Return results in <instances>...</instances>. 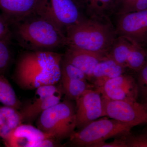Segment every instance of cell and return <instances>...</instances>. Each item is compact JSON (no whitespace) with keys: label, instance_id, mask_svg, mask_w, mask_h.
<instances>
[{"label":"cell","instance_id":"6da1fadb","mask_svg":"<svg viewBox=\"0 0 147 147\" xmlns=\"http://www.w3.org/2000/svg\"><path fill=\"white\" fill-rule=\"evenodd\" d=\"M63 54L53 51L26 50L16 63L14 80L24 90L56 85L61 80Z\"/></svg>","mask_w":147,"mask_h":147},{"label":"cell","instance_id":"7a4b0ae2","mask_svg":"<svg viewBox=\"0 0 147 147\" xmlns=\"http://www.w3.org/2000/svg\"><path fill=\"white\" fill-rule=\"evenodd\" d=\"M13 38L26 50L53 51L67 45L65 33L34 13L11 24Z\"/></svg>","mask_w":147,"mask_h":147},{"label":"cell","instance_id":"3957f363","mask_svg":"<svg viewBox=\"0 0 147 147\" xmlns=\"http://www.w3.org/2000/svg\"><path fill=\"white\" fill-rule=\"evenodd\" d=\"M65 34L67 46L108 55L117 37L109 16H88L68 27Z\"/></svg>","mask_w":147,"mask_h":147},{"label":"cell","instance_id":"277c9868","mask_svg":"<svg viewBox=\"0 0 147 147\" xmlns=\"http://www.w3.org/2000/svg\"><path fill=\"white\" fill-rule=\"evenodd\" d=\"M36 125L60 142L69 139L76 128L75 103L67 98L61 101L41 113Z\"/></svg>","mask_w":147,"mask_h":147},{"label":"cell","instance_id":"5b68a950","mask_svg":"<svg viewBox=\"0 0 147 147\" xmlns=\"http://www.w3.org/2000/svg\"><path fill=\"white\" fill-rule=\"evenodd\" d=\"M133 127L130 124L114 119L96 120L75 131L69 139V143L72 146L93 147L110 138L126 134Z\"/></svg>","mask_w":147,"mask_h":147},{"label":"cell","instance_id":"8992f818","mask_svg":"<svg viewBox=\"0 0 147 147\" xmlns=\"http://www.w3.org/2000/svg\"><path fill=\"white\" fill-rule=\"evenodd\" d=\"M76 0H40L35 13L52 22L65 33L68 27L86 16Z\"/></svg>","mask_w":147,"mask_h":147},{"label":"cell","instance_id":"52a82bcc","mask_svg":"<svg viewBox=\"0 0 147 147\" xmlns=\"http://www.w3.org/2000/svg\"><path fill=\"white\" fill-rule=\"evenodd\" d=\"M105 116L135 127L147 123V104L139 102L109 100L102 98Z\"/></svg>","mask_w":147,"mask_h":147},{"label":"cell","instance_id":"ba28073f","mask_svg":"<svg viewBox=\"0 0 147 147\" xmlns=\"http://www.w3.org/2000/svg\"><path fill=\"white\" fill-rule=\"evenodd\" d=\"M35 90L32 100L20 110L23 123L32 124L41 113L60 102L63 93L62 88L55 85L42 86Z\"/></svg>","mask_w":147,"mask_h":147},{"label":"cell","instance_id":"9c48e42d","mask_svg":"<svg viewBox=\"0 0 147 147\" xmlns=\"http://www.w3.org/2000/svg\"><path fill=\"white\" fill-rule=\"evenodd\" d=\"M117 16L115 26L117 36L128 38L147 51V9Z\"/></svg>","mask_w":147,"mask_h":147},{"label":"cell","instance_id":"30bf717a","mask_svg":"<svg viewBox=\"0 0 147 147\" xmlns=\"http://www.w3.org/2000/svg\"><path fill=\"white\" fill-rule=\"evenodd\" d=\"M108 56L126 69L137 72L147 60V51L130 39L118 36Z\"/></svg>","mask_w":147,"mask_h":147},{"label":"cell","instance_id":"8fae6325","mask_svg":"<svg viewBox=\"0 0 147 147\" xmlns=\"http://www.w3.org/2000/svg\"><path fill=\"white\" fill-rule=\"evenodd\" d=\"M75 101L76 128L78 130L105 116L102 96L98 90L89 89Z\"/></svg>","mask_w":147,"mask_h":147},{"label":"cell","instance_id":"7c38bea8","mask_svg":"<svg viewBox=\"0 0 147 147\" xmlns=\"http://www.w3.org/2000/svg\"><path fill=\"white\" fill-rule=\"evenodd\" d=\"M96 89L100 92L102 98L109 100L131 101L139 99L136 79L125 73L109 79L102 86Z\"/></svg>","mask_w":147,"mask_h":147},{"label":"cell","instance_id":"4fadbf2b","mask_svg":"<svg viewBox=\"0 0 147 147\" xmlns=\"http://www.w3.org/2000/svg\"><path fill=\"white\" fill-rule=\"evenodd\" d=\"M63 59L84 72L88 80H91L93 72L98 64L107 55L67 46Z\"/></svg>","mask_w":147,"mask_h":147},{"label":"cell","instance_id":"5bb4252c","mask_svg":"<svg viewBox=\"0 0 147 147\" xmlns=\"http://www.w3.org/2000/svg\"><path fill=\"white\" fill-rule=\"evenodd\" d=\"M51 137L54 138L32 124L23 123L15 128L4 142L7 147H34L38 141Z\"/></svg>","mask_w":147,"mask_h":147},{"label":"cell","instance_id":"9a60e30c","mask_svg":"<svg viewBox=\"0 0 147 147\" xmlns=\"http://www.w3.org/2000/svg\"><path fill=\"white\" fill-rule=\"evenodd\" d=\"M40 0H0L3 15L11 24L35 13Z\"/></svg>","mask_w":147,"mask_h":147},{"label":"cell","instance_id":"2e32d148","mask_svg":"<svg viewBox=\"0 0 147 147\" xmlns=\"http://www.w3.org/2000/svg\"><path fill=\"white\" fill-rule=\"evenodd\" d=\"M125 69L126 68L107 55L98 64L93 72L92 80H94L95 88H100L109 79L125 73Z\"/></svg>","mask_w":147,"mask_h":147},{"label":"cell","instance_id":"e0dca14e","mask_svg":"<svg viewBox=\"0 0 147 147\" xmlns=\"http://www.w3.org/2000/svg\"><path fill=\"white\" fill-rule=\"evenodd\" d=\"M23 123L22 116L18 110L5 105L0 107V138L5 140Z\"/></svg>","mask_w":147,"mask_h":147},{"label":"cell","instance_id":"ac0fdd59","mask_svg":"<svg viewBox=\"0 0 147 147\" xmlns=\"http://www.w3.org/2000/svg\"><path fill=\"white\" fill-rule=\"evenodd\" d=\"M63 93L66 98L75 100L80 97L86 90L91 88L87 80L70 79L61 80Z\"/></svg>","mask_w":147,"mask_h":147},{"label":"cell","instance_id":"d6986e66","mask_svg":"<svg viewBox=\"0 0 147 147\" xmlns=\"http://www.w3.org/2000/svg\"><path fill=\"white\" fill-rule=\"evenodd\" d=\"M0 102L5 106L21 110V103L8 81L0 73Z\"/></svg>","mask_w":147,"mask_h":147},{"label":"cell","instance_id":"ffe728a7","mask_svg":"<svg viewBox=\"0 0 147 147\" xmlns=\"http://www.w3.org/2000/svg\"><path fill=\"white\" fill-rule=\"evenodd\" d=\"M117 0H92L85 9L88 16H109L115 12Z\"/></svg>","mask_w":147,"mask_h":147},{"label":"cell","instance_id":"44dd1931","mask_svg":"<svg viewBox=\"0 0 147 147\" xmlns=\"http://www.w3.org/2000/svg\"><path fill=\"white\" fill-rule=\"evenodd\" d=\"M70 79L88 80L84 72L75 66L64 60L63 58L61 65V80Z\"/></svg>","mask_w":147,"mask_h":147},{"label":"cell","instance_id":"7402d4cb","mask_svg":"<svg viewBox=\"0 0 147 147\" xmlns=\"http://www.w3.org/2000/svg\"><path fill=\"white\" fill-rule=\"evenodd\" d=\"M126 147H147V128L136 134L131 131L124 134Z\"/></svg>","mask_w":147,"mask_h":147},{"label":"cell","instance_id":"603a6c76","mask_svg":"<svg viewBox=\"0 0 147 147\" xmlns=\"http://www.w3.org/2000/svg\"><path fill=\"white\" fill-rule=\"evenodd\" d=\"M137 80L139 99L140 102L147 104V60L144 65L137 71Z\"/></svg>","mask_w":147,"mask_h":147},{"label":"cell","instance_id":"cb8c5ba5","mask_svg":"<svg viewBox=\"0 0 147 147\" xmlns=\"http://www.w3.org/2000/svg\"><path fill=\"white\" fill-rule=\"evenodd\" d=\"M9 43L0 40V73L2 74L8 67L11 60Z\"/></svg>","mask_w":147,"mask_h":147},{"label":"cell","instance_id":"d4e9b609","mask_svg":"<svg viewBox=\"0 0 147 147\" xmlns=\"http://www.w3.org/2000/svg\"><path fill=\"white\" fill-rule=\"evenodd\" d=\"M13 38L10 22L3 14L0 15V40L10 43Z\"/></svg>","mask_w":147,"mask_h":147},{"label":"cell","instance_id":"484cf974","mask_svg":"<svg viewBox=\"0 0 147 147\" xmlns=\"http://www.w3.org/2000/svg\"><path fill=\"white\" fill-rule=\"evenodd\" d=\"M115 139L112 142L108 143L105 142H101L96 144L93 147H126L123 135L115 137Z\"/></svg>","mask_w":147,"mask_h":147},{"label":"cell","instance_id":"4316f807","mask_svg":"<svg viewBox=\"0 0 147 147\" xmlns=\"http://www.w3.org/2000/svg\"><path fill=\"white\" fill-rule=\"evenodd\" d=\"M61 142L54 138H46L38 141L36 143L34 147H61Z\"/></svg>","mask_w":147,"mask_h":147},{"label":"cell","instance_id":"83f0119b","mask_svg":"<svg viewBox=\"0 0 147 147\" xmlns=\"http://www.w3.org/2000/svg\"><path fill=\"white\" fill-rule=\"evenodd\" d=\"M147 9V0H137L136 2L123 11L122 13Z\"/></svg>","mask_w":147,"mask_h":147},{"label":"cell","instance_id":"f1b7e54d","mask_svg":"<svg viewBox=\"0 0 147 147\" xmlns=\"http://www.w3.org/2000/svg\"><path fill=\"white\" fill-rule=\"evenodd\" d=\"M137 0H117L115 12L117 15L136 2Z\"/></svg>","mask_w":147,"mask_h":147},{"label":"cell","instance_id":"f546056e","mask_svg":"<svg viewBox=\"0 0 147 147\" xmlns=\"http://www.w3.org/2000/svg\"><path fill=\"white\" fill-rule=\"evenodd\" d=\"M76 1L81 6V8L82 7L85 9L91 1L92 0H76Z\"/></svg>","mask_w":147,"mask_h":147}]
</instances>
